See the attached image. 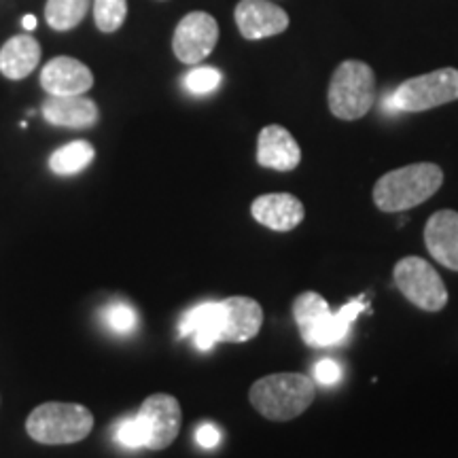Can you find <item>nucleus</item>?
<instances>
[{"instance_id": "9", "label": "nucleus", "mask_w": 458, "mask_h": 458, "mask_svg": "<svg viewBox=\"0 0 458 458\" xmlns=\"http://www.w3.org/2000/svg\"><path fill=\"white\" fill-rule=\"evenodd\" d=\"M142 431H145V448L159 452L174 444L182 425V410L179 399L168 393H156L142 401L136 411Z\"/></svg>"}, {"instance_id": "6", "label": "nucleus", "mask_w": 458, "mask_h": 458, "mask_svg": "<svg viewBox=\"0 0 458 458\" xmlns=\"http://www.w3.org/2000/svg\"><path fill=\"white\" fill-rule=\"evenodd\" d=\"M376 100L374 68L359 60H346L335 68L329 81L327 102L334 117L357 122L371 111Z\"/></svg>"}, {"instance_id": "26", "label": "nucleus", "mask_w": 458, "mask_h": 458, "mask_svg": "<svg viewBox=\"0 0 458 458\" xmlns=\"http://www.w3.org/2000/svg\"><path fill=\"white\" fill-rule=\"evenodd\" d=\"M21 26H24V30H34L37 28V17L34 15H24V20H21Z\"/></svg>"}, {"instance_id": "19", "label": "nucleus", "mask_w": 458, "mask_h": 458, "mask_svg": "<svg viewBox=\"0 0 458 458\" xmlns=\"http://www.w3.org/2000/svg\"><path fill=\"white\" fill-rule=\"evenodd\" d=\"M89 11V0H47L45 20L55 32H66L77 28Z\"/></svg>"}, {"instance_id": "8", "label": "nucleus", "mask_w": 458, "mask_h": 458, "mask_svg": "<svg viewBox=\"0 0 458 458\" xmlns=\"http://www.w3.org/2000/svg\"><path fill=\"white\" fill-rule=\"evenodd\" d=\"M454 100H458L456 68H439V71L408 79L393 94V106L405 113L431 111Z\"/></svg>"}, {"instance_id": "17", "label": "nucleus", "mask_w": 458, "mask_h": 458, "mask_svg": "<svg viewBox=\"0 0 458 458\" xmlns=\"http://www.w3.org/2000/svg\"><path fill=\"white\" fill-rule=\"evenodd\" d=\"M41 62V45L32 34H15L0 49V72L11 81H21Z\"/></svg>"}, {"instance_id": "21", "label": "nucleus", "mask_w": 458, "mask_h": 458, "mask_svg": "<svg viewBox=\"0 0 458 458\" xmlns=\"http://www.w3.org/2000/svg\"><path fill=\"white\" fill-rule=\"evenodd\" d=\"M128 17V0H94L96 28L105 34L117 32Z\"/></svg>"}, {"instance_id": "25", "label": "nucleus", "mask_w": 458, "mask_h": 458, "mask_svg": "<svg viewBox=\"0 0 458 458\" xmlns=\"http://www.w3.org/2000/svg\"><path fill=\"white\" fill-rule=\"evenodd\" d=\"M196 442L206 450H213L221 444V431L215 425H210V422H204V425L198 427Z\"/></svg>"}, {"instance_id": "14", "label": "nucleus", "mask_w": 458, "mask_h": 458, "mask_svg": "<svg viewBox=\"0 0 458 458\" xmlns=\"http://www.w3.org/2000/svg\"><path fill=\"white\" fill-rule=\"evenodd\" d=\"M250 215L259 225L284 233L301 225L306 208H303L301 199L291 193H266L250 204Z\"/></svg>"}, {"instance_id": "4", "label": "nucleus", "mask_w": 458, "mask_h": 458, "mask_svg": "<svg viewBox=\"0 0 458 458\" xmlns=\"http://www.w3.org/2000/svg\"><path fill=\"white\" fill-rule=\"evenodd\" d=\"M444 185V170L437 164H410L382 174L371 198L382 213H405L425 204Z\"/></svg>"}, {"instance_id": "15", "label": "nucleus", "mask_w": 458, "mask_h": 458, "mask_svg": "<svg viewBox=\"0 0 458 458\" xmlns=\"http://www.w3.org/2000/svg\"><path fill=\"white\" fill-rule=\"evenodd\" d=\"M425 246L435 261L458 272V213L437 210L425 225Z\"/></svg>"}, {"instance_id": "13", "label": "nucleus", "mask_w": 458, "mask_h": 458, "mask_svg": "<svg viewBox=\"0 0 458 458\" xmlns=\"http://www.w3.org/2000/svg\"><path fill=\"white\" fill-rule=\"evenodd\" d=\"M301 162V148L283 125H266L257 139V164L261 168L291 172Z\"/></svg>"}, {"instance_id": "7", "label": "nucleus", "mask_w": 458, "mask_h": 458, "mask_svg": "<svg viewBox=\"0 0 458 458\" xmlns=\"http://www.w3.org/2000/svg\"><path fill=\"white\" fill-rule=\"evenodd\" d=\"M393 283L410 303L425 312H442L448 306V289L431 263L420 257H403L393 270Z\"/></svg>"}, {"instance_id": "23", "label": "nucleus", "mask_w": 458, "mask_h": 458, "mask_svg": "<svg viewBox=\"0 0 458 458\" xmlns=\"http://www.w3.org/2000/svg\"><path fill=\"white\" fill-rule=\"evenodd\" d=\"M114 439H117L119 445L128 450H139L145 448V431H142L139 418L136 416H128L122 418L117 422V428H114Z\"/></svg>"}, {"instance_id": "20", "label": "nucleus", "mask_w": 458, "mask_h": 458, "mask_svg": "<svg viewBox=\"0 0 458 458\" xmlns=\"http://www.w3.org/2000/svg\"><path fill=\"white\" fill-rule=\"evenodd\" d=\"M102 323L114 335H130L139 327V314L125 301H111L102 308Z\"/></svg>"}, {"instance_id": "22", "label": "nucleus", "mask_w": 458, "mask_h": 458, "mask_svg": "<svg viewBox=\"0 0 458 458\" xmlns=\"http://www.w3.org/2000/svg\"><path fill=\"white\" fill-rule=\"evenodd\" d=\"M221 81H223L221 72L216 71L215 66H199V68H193V71L187 74L185 88L191 91V94L204 96L219 88Z\"/></svg>"}, {"instance_id": "10", "label": "nucleus", "mask_w": 458, "mask_h": 458, "mask_svg": "<svg viewBox=\"0 0 458 458\" xmlns=\"http://www.w3.org/2000/svg\"><path fill=\"white\" fill-rule=\"evenodd\" d=\"M219 41V24L210 13L193 11L182 17L172 37V51L182 64H199L213 54Z\"/></svg>"}, {"instance_id": "18", "label": "nucleus", "mask_w": 458, "mask_h": 458, "mask_svg": "<svg viewBox=\"0 0 458 458\" xmlns=\"http://www.w3.org/2000/svg\"><path fill=\"white\" fill-rule=\"evenodd\" d=\"M96 151L88 140H72L51 153L49 170L57 176H72L94 162Z\"/></svg>"}, {"instance_id": "24", "label": "nucleus", "mask_w": 458, "mask_h": 458, "mask_svg": "<svg viewBox=\"0 0 458 458\" xmlns=\"http://www.w3.org/2000/svg\"><path fill=\"white\" fill-rule=\"evenodd\" d=\"M342 380V365L334 359H320L314 365V382L320 386H334Z\"/></svg>"}, {"instance_id": "5", "label": "nucleus", "mask_w": 458, "mask_h": 458, "mask_svg": "<svg viewBox=\"0 0 458 458\" xmlns=\"http://www.w3.org/2000/svg\"><path fill=\"white\" fill-rule=\"evenodd\" d=\"M94 428V414L79 403L49 401L30 411L26 433L43 445H68L83 442Z\"/></svg>"}, {"instance_id": "3", "label": "nucleus", "mask_w": 458, "mask_h": 458, "mask_svg": "<svg viewBox=\"0 0 458 458\" xmlns=\"http://www.w3.org/2000/svg\"><path fill=\"white\" fill-rule=\"evenodd\" d=\"M317 382L306 374H270L250 386V405L272 422H289L301 416L317 399Z\"/></svg>"}, {"instance_id": "11", "label": "nucleus", "mask_w": 458, "mask_h": 458, "mask_svg": "<svg viewBox=\"0 0 458 458\" xmlns=\"http://www.w3.org/2000/svg\"><path fill=\"white\" fill-rule=\"evenodd\" d=\"M233 17H236L238 30L246 41L276 37L289 28L286 11L270 0H240Z\"/></svg>"}, {"instance_id": "1", "label": "nucleus", "mask_w": 458, "mask_h": 458, "mask_svg": "<svg viewBox=\"0 0 458 458\" xmlns=\"http://www.w3.org/2000/svg\"><path fill=\"white\" fill-rule=\"evenodd\" d=\"M263 308L253 297L233 295L223 301H202L181 318V337H191L198 351L216 344H244L261 331Z\"/></svg>"}, {"instance_id": "12", "label": "nucleus", "mask_w": 458, "mask_h": 458, "mask_svg": "<svg viewBox=\"0 0 458 458\" xmlns=\"http://www.w3.org/2000/svg\"><path fill=\"white\" fill-rule=\"evenodd\" d=\"M94 85V74L83 62L68 55H57L45 64L41 88L49 96H83Z\"/></svg>"}, {"instance_id": "2", "label": "nucleus", "mask_w": 458, "mask_h": 458, "mask_svg": "<svg viewBox=\"0 0 458 458\" xmlns=\"http://www.w3.org/2000/svg\"><path fill=\"white\" fill-rule=\"evenodd\" d=\"M369 310V301L365 295L344 303L334 312L323 295L317 291H303L293 301V318L301 340L310 348L337 346L351 334L352 323L360 314Z\"/></svg>"}, {"instance_id": "16", "label": "nucleus", "mask_w": 458, "mask_h": 458, "mask_svg": "<svg viewBox=\"0 0 458 458\" xmlns=\"http://www.w3.org/2000/svg\"><path fill=\"white\" fill-rule=\"evenodd\" d=\"M45 122L57 128L88 130L100 119V111L94 100L83 96H47L41 108Z\"/></svg>"}]
</instances>
